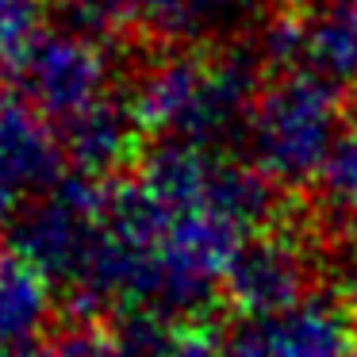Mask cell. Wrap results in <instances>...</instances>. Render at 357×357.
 <instances>
[{
    "mask_svg": "<svg viewBox=\"0 0 357 357\" xmlns=\"http://www.w3.org/2000/svg\"><path fill=\"white\" fill-rule=\"evenodd\" d=\"M66 165L58 127L16 89H0V234H16L27 211L66 181Z\"/></svg>",
    "mask_w": 357,
    "mask_h": 357,
    "instance_id": "6",
    "label": "cell"
},
{
    "mask_svg": "<svg viewBox=\"0 0 357 357\" xmlns=\"http://www.w3.org/2000/svg\"><path fill=\"white\" fill-rule=\"evenodd\" d=\"M323 185L334 211L346 219H357V100L346 112V127H342L338 150H334L331 165L323 173Z\"/></svg>",
    "mask_w": 357,
    "mask_h": 357,
    "instance_id": "15",
    "label": "cell"
},
{
    "mask_svg": "<svg viewBox=\"0 0 357 357\" xmlns=\"http://www.w3.org/2000/svg\"><path fill=\"white\" fill-rule=\"evenodd\" d=\"M158 357H227V346L204 326H173L165 331Z\"/></svg>",
    "mask_w": 357,
    "mask_h": 357,
    "instance_id": "17",
    "label": "cell"
},
{
    "mask_svg": "<svg viewBox=\"0 0 357 357\" xmlns=\"http://www.w3.org/2000/svg\"><path fill=\"white\" fill-rule=\"evenodd\" d=\"M47 0H0V73L12 77L27 50L43 39Z\"/></svg>",
    "mask_w": 357,
    "mask_h": 357,
    "instance_id": "14",
    "label": "cell"
},
{
    "mask_svg": "<svg viewBox=\"0 0 357 357\" xmlns=\"http://www.w3.org/2000/svg\"><path fill=\"white\" fill-rule=\"evenodd\" d=\"M12 77L16 93L27 96L54 127L116 100V58L108 54L104 39L77 27L43 31Z\"/></svg>",
    "mask_w": 357,
    "mask_h": 357,
    "instance_id": "4",
    "label": "cell"
},
{
    "mask_svg": "<svg viewBox=\"0 0 357 357\" xmlns=\"http://www.w3.org/2000/svg\"><path fill=\"white\" fill-rule=\"evenodd\" d=\"M257 93V66L242 50L185 47L142 70L127 93L142 135H158L177 146H204L246 131Z\"/></svg>",
    "mask_w": 357,
    "mask_h": 357,
    "instance_id": "2",
    "label": "cell"
},
{
    "mask_svg": "<svg viewBox=\"0 0 357 357\" xmlns=\"http://www.w3.org/2000/svg\"><path fill=\"white\" fill-rule=\"evenodd\" d=\"M346 104L334 81L311 70H280L261 85L246 119L250 165L269 185L300 188L326 173L346 127Z\"/></svg>",
    "mask_w": 357,
    "mask_h": 357,
    "instance_id": "3",
    "label": "cell"
},
{
    "mask_svg": "<svg viewBox=\"0 0 357 357\" xmlns=\"http://www.w3.org/2000/svg\"><path fill=\"white\" fill-rule=\"evenodd\" d=\"M227 357H257V354H250V349L234 338V342H227Z\"/></svg>",
    "mask_w": 357,
    "mask_h": 357,
    "instance_id": "19",
    "label": "cell"
},
{
    "mask_svg": "<svg viewBox=\"0 0 357 357\" xmlns=\"http://www.w3.org/2000/svg\"><path fill=\"white\" fill-rule=\"evenodd\" d=\"M0 357H58L54 342H39V346H24V349H4Z\"/></svg>",
    "mask_w": 357,
    "mask_h": 357,
    "instance_id": "18",
    "label": "cell"
},
{
    "mask_svg": "<svg viewBox=\"0 0 357 357\" xmlns=\"http://www.w3.org/2000/svg\"><path fill=\"white\" fill-rule=\"evenodd\" d=\"M354 357H357V334H354Z\"/></svg>",
    "mask_w": 357,
    "mask_h": 357,
    "instance_id": "20",
    "label": "cell"
},
{
    "mask_svg": "<svg viewBox=\"0 0 357 357\" xmlns=\"http://www.w3.org/2000/svg\"><path fill=\"white\" fill-rule=\"evenodd\" d=\"M58 139H62L66 162L81 173V177L104 181L135 154L142 139V127L135 119L127 96L100 104V108L85 112L81 119L58 127Z\"/></svg>",
    "mask_w": 357,
    "mask_h": 357,
    "instance_id": "11",
    "label": "cell"
},
{
    "mask_svg": "<svg viewBox=\"0 0 357 357\" xmlns=\"http://www.w3.org/2000/svg\"><path fill=\"white\" fill-rule=\"evenodd\" d=\"M254 4L257 0H135V31L196 47L246 20Z\"/></svg>",
    "mask_w": 357,
    "mask_h": 357,
    "instance_id": "12",
    "label": "cell"
},
{
    "mask_svg": "<svg viewBox=\"0 0 357 357\" xmlns=\"http://www.w3.org/2000/svg\"><path fill=\"white\" fill-rule=\"evenodd\" d=\"M311 284V254L303 238L288 231H269L254 234L242 246L231 277H227L223 296L254 323L269 319L277 311L292 307L307 296Z\"/></svg>",
    "mask_w": 357,
    "mask_h": 357,
    "instance_id": "8",
    "label": "cell"
},
{
    "mask_svg": "<svg viewBox=\"0 0 357 357\" xmlns=\"http://www.w3.org/2000/svg\"><path fill=\"white\" fill-rule=\"evenodd\" d=\"M165 331L158 326V319H131L123 331H104V326L81 323L73 331H66L54 342L58 357H158Z\"/></svg>",
    "mask_w": 357,
    "mask_h": 357,
    "instance_id": "13",
    "label": "cell"
},
{
    "mask_svg": "<svg viewBox=\"0 0 357 357\" xmlns=\"http://www.w3.org/2000/svg\"><path fill=\"white\" fill-rule=\"evenodd\" d=\"M273 185L204 146L162 142L131 181L108 185V223L77 311L188 315L227 288L242 246L269 219Z\"/></svg>",
    "mask_w": 357,
    "mask_h": 357,
    "instance_id": "1",
    "label": "cell"
},
{
    "mask_svg": "<svg viewBox=\"0 0 357 357\" xmlns=\"http://www.w3.org/2000/svg\"><path fill=\"white\" fill-rule=\"evenodd\" d=\"M77 31L108 39L119 31H135V0H62Z\"/></svg>",
    "mask_w": 357,
    "mask_h": 357,
    "instance_id": "16",
    "label": "cell"
},
{
    "mask_svg": "<svg viewBox=\"0 0 357 357\" xmlns=\"http://www.w3.org/2000/svg\"><path fill=\"white\" fill-rule=\"evenodd\" d=\"M265 54L280 70H311L334 85H357V0H307L265 27Z\"/></svg>",
    "mask_w": 357,
    "mask_h": 357,
    "instance_id": "7",
    "label": "cell"
},
{
    "mask_svg": "<svg viewBox=\"0 0 357 357\" xmlns=\"http://www.w3.org/2000/svg\"><path fill=\"white\" fill-rule=\"evenodd\" d=\"M354 334L357 326L334 296H303L234 338L257 357H354Z\"/></svg>",
    "mask_w": 357,
    "mask_h": 357,
    "instance_id": "9",
    "label": "cell"
},
{
    "mask_svg": "<svg viewBox=\"0 0 357 357\" xmlns=\"http://www.w3.org/2000/svg\"><path fill=\"white\" fill-rule=\"evenodd\" d=\"M108 223V181L66 177L16 227V246L31 254L73 296L85 292Z\"/></svg>",
    "mask_w": 357,
    "mask_h": 357,
    "instance_id": "5",
    "label": "cell"
},
{
    "mask_svg": "<svg viewBox=\"0 0 357 357\" xmlns=\"http://www.w3.org/2000/svg\"><path fill=\"white\" fill-rule=\"evenodd\" d=\"M58 311V280L31 254L0 246V354L39 346Z\"/></svg>",
    "mask_w": 357,
    "mask_h": 357,
    "instance_id": "10",
    "label": "cell"
}]
</instances>
